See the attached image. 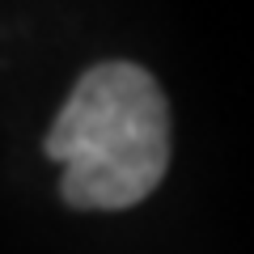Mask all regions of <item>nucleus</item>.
Segmentation results:
<instances>
[{
    "instance_id": "nucleus-1",
    "label": "nucleus",
    "mask_w": 254,
    "mask_h": 254,
    "mask_svg": "<svg viewBox=\"0 0 254 254\" xmlns=\"http://www.w3.org/2000/svg\"><path fill=\"white\" fill-rule=\"evenodd\" d=\"M64 165V199L85 212L131 208L170 165V106L136 64H98L76 81L47 131Z\"/></svg>"
}]
</instances>
